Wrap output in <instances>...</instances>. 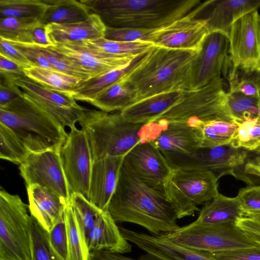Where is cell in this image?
I'll use <instances>...</instances> for the list:
<instances>
[{"mask_svg": "<svg viewBox=\"0 0 260 260\" xmlns=\"http://www.w3.org/2000/svg\"><path fill=\"white\" fill-rule=\"evenodd\" d=\"M108 211L116 222L139 225L152 235L172 233L180 228L165 193L146 184L123 164Z\"/></svg>", "mask_w": 260, "mask_h": 260, "instance_id": "1", "label": "cell"}, {"mask_svg": "<svg viewBox=\"0 0 260 260\" xmlns=\"http://www.w3.org/2000/svg\"><path fill=\"white\" fill-rule=\"evenodd\" d=\"M107 27L156 29L192 11L200 0H81Z\"/></svg>", "mask_w": 260, "mask_h": 260, "instance_id": "2", "label": "cell"}, {"mask_svg": "<svg viewBox=\"0 0 260 260\" xmlns=\"http://www.w3.org/2000/svg\"><path fill=\"white\" fill-rule=\"evenodd\" d=\"M198 53L154 45L127 73L138 101L161 93L190 90L191 66Z\"/></svg>", "mask_w": 260, "mask_h": 260, "instance_id": "3", "label": "cell"}, {"mask_svg": "<svg viewBox=\"0 0 260 260\" xmlns=\"http://www.w3.org/2000/svg\"><path fill=\"white\" fill-rule=\"evenodd\" d=\"M0 122L16 134L30 153L60 152L68 137L61 123L23 94L0 107Z\"/></svg>", "mask_w": 260, "mask_h": 260, "instance_id": "4", "label": "cell"}, {"mask_svg": "<svg viewBox=\"0 0 260 260\" xmlns=\"http://www.w3.org/2000/svg\"><path fill=\"white\" fill-rule=\"evenodd\" d=\"M79 123L86 134L93 161L108 156H125L140 142L142 124L126 121L120 111L110 113L87 109Z\"/></svg>", "mask_w": 260, "mask_h": 260, "instance_id": "5", "label": "cell"}, {"mask_svg": "<svg viewBox=\"0 0 260 260\" xmlns=\"http://www.w3.org/2000/svg\"><path fill=\"white\" fill-rule=\"evenodd\" d=\"M226 93L222 78L215 79L201 88L185 90L177 103L152 121L160 124L178 122L189 126L214 120L233 121L226 108Z\"/></svg>", "mask_w": 260, "mask_h": 260, "instance_id": "6", "label": "cell"}, {"mask_svg": "<svg viewBox=\"0 0 260 260\" xmlns=\"http://www.w3.org/2000/svg\"><path fill=\"white\" fill-rule=\"evenodd\" d=\"M218 180L210 171L172 168L164 193L178 219L200 212L198 206L214 198L219 193Z\"/></svg>", "mask_w": 260, "mask_h": 260, "instance_id": "7", "label": "cell"}, {"mask_svg": "<svg viewBox=\"0 0 260 260\" xmlns=\"http://www.w3.org/2000/svg\"><path fill=\"white\" fill-rule=\"evenodd\" d=\"M27 206L17 194L0 191V260H31Z\"/></svg>", "mask_w": 260, "mask_h": 260, "instance_id": "8", "label": "cell"}, {"mask_svg": "<svg viewBox=\"0 0 260 260\" xmlns=\"http://www.w3.org/2000/svg\"><path fill=\"white\" fill-rule=\"evenodd\" d=\"M161 235L182 246L210 253L258 245L238 226L236 221L209 225L190 223Z\"/></svg>", "mask_w": 260, "mask_h": 260, "instance_id": "9", "label": "cell"}, {"mask_svg": "<svg viewBox=\"0 0 260 260\" xmlns=\"http://www.w3.org/2000/svg\"><path fill=\"white\" fill-rule=\"evenodd\" d=\"M249 152L230 144L199 147L187 154L164 155L172 168L210 171L218 179L223 175H232L250 184L252 180L238 171L244 170Z\"/></svg>", "mask_w": 260, "mask_h": 260, "instance_id": "10", "label": "cell"}, {"mask_svg": "<svg viewBox=\"0 0 260 260\" xmlns=\"http://www.w3.org/2000/svg\"><path fill=\"white\" fill-rule=\"evenodd\" d=\"M59 155L71 196L80 194L88 200L93 160L85 132L71 129Z\"/></svg>", "mask_w": 260, "mask_h": 260, "instance_id": "11", "label": "cell"}, {"mask_svg": "<svg viewBox=\"0 0 260 260\" xmlns=\"http://www.w3.org/2000/svg\"><path fill=\"white\" fill-rule=\"evenodd\" d=\"M258 10L238 18L229 35L228 57L235 68L245 73L260 70V23Z\"/></svg>", "mask_w": 260, "mask_h": 260, "instance_id": "12", "label": "cell"}, {"mask_svg": "<svg viewBox=\"0 0 260 260\" xmlns=\"http://www.w3.org/2000/svg\"><path fill=\"white\" fill-rule=\"evenodd\" d=\"M15 84L27 98L71 129L76 127L87 110L76 103L73 95L45 88L26 77L16 80Z\"/></svg>", "mask_w": 260, "mask_h": 260, "instance_id": "13", "label": "cell"}, {"mask_svg": "<svg viewBox=\"0 0 260 260\" xmlns=\"http://www.w3.org/2000/svg\"><path fill=\"white\" fill-rule=\"evenodd\" d=\"M19 168L26 186L38 184L46 187L70 202L71 194L59 152L47 150L30 153Z\"/></svg>", "mask_w": 260, "mask_h": 260, "instance_id": "14", "label": "cell"}, {"mask_svg": "<svg viewBox=\"0 0 260 260\" xmlns=\"http://www.w3.org/2000/svg\"><path fill=\"white\" fill-rule=\"evenodd\" d=\"M229 46L226 35L218 31L209 33L192 63L190 90L201 88L220 77Z\"/></svg>", "mask_w": 260, "mask_h": 260, "instance_id": "15", "label": "cell"}, {"mask_svg": "<svg viewBox=\"0 0 260 260\" xmlns=\"http://www.w3.org/2000/svg\"><path fill=\"white\" fill-rule=\"evenodd\" d=\"M123 165L146 184L164 193L172 167L152 143H138L124 156Z\"/></svg>", "mask_w": 260, "mask_h": 260, "instance_id": "16", "label": "cell"}, {"mask_svg": "<svg viewBox=\"0 0 260 260\" xmlns=\"http://www.w3.org/2000/svg\"><path fill=\"white\" fill-rule=\"evenodd\" d=\"M209 32L206 23L196 18L192 11L170 24L154 29L150 42L162 47L199 52Z\"/></svg>", "mask_w": 260, "mask_h": 260, "instance_id": "17", "label": "cell"}, {"mask_svg": "<svg viewBox=\"0 0 260 260\" xmlns=\"http://www.w3.org/2000/svg\"><path fill=\"white\" fill-rule=\"evenodd\" d=\"M260 8V0H209L193 10L194 17L206 23L210 32L218 31L228 37L233 24L243 15Z\"/></svg>", "mask_w": 260, "mask_h": 260, "instance_id": "18", "label": "cell"}, {"mask_svg": "<svg viewBox=\"0 0 260 260\" xmlns=\"http://www.w3.org/2000/svg\"><path fill=\"white\" fill-rule=\"evenodd\" d=\"M51 46L89 73L92 78L124 68L140 55L121 56L108 54L89 46L85 41L67 42Z\"/></svg>", "mask_w": 260, "mask_h": 260, "instance_id": "19", "label": "cell"}, {"mask_svg": "<svg viewBox=\"0 0 260 260\" xmlns=\"http://www.w3.org/2000/svg\"><path fill=\"white\" fill-rule=\"evenodd\" d=\"M124 156H108L93 161L88 201L103 210L108 211Z\"/></svg>", "mask_w": 260, "mask_h": 260, "instance_id": "20", "label": "cell"}, {"mask_svg": "<svg viewBox=\"0 0 260 260\" xmlns=\"http://www.w3.org/2000/svg\"><path fill=\"white\" fill-rule=\"evenodd\" d=\"M149 126L157 138L151 143L163 154H187L200 147L198 130L185 123L160 124L151 121Z\"/></svg>", "mask_w": 260, "mask_h": 260, "instance_id": "21", "label": "cell"}, {"mask_svg": "<svg viewBox=\"0 0 260 260\" xmlns=\"http://www.w3.org/2000/svg\"><path fill=\"white\" fill-rule=\"evenodd\" d=\"M26 187L31 216L50 232L69 202L46 187L32 184Z\"/></svg>", "mask_w": 260, "mask_h": 260, "instance_id": "22", "label": "cell"}, {"mask_svg": "<svg viewBox=\"0 0 260 260\" xmlns=\"http://www.w3.org/2000/svg\"><path fill=\"white\" fill-rule=\"evenodd\" d=\"M107 26L100 17L91 14L85 21L66 24L46 25V33L52 45L67 42H79L104 38Z\"/></svg>", "mask_w": 260, "mask_h": 260, "instance_id": "23", "label": "cell"}, {"mask_svg": "<svg viewBox=\"0 0 260 260\" xmlns=\"http://www.w3.org/2000/svg\"><path fill=\"white\" fill-rule=\"evenodd\" d=\"M185 91L164 92L140 100L120 111V114L131 123L144 124L150 122L177 103Z\"/></svg>", "mask_w": 260, "mask_h": 260, "instance_id": "24", "label": "cell"}, {"mask_svg": "<svg viewBox=\"0 0 260 260\" xmlns=\"http://www.w3.org/2000/svg\"><path fill=\"white\" fill-rule=\"evenodd\" d=\"M116 222L108 211H103L89 234V251L106 250L123 254L131 252L132 245L123 237Z\"/></svg>", "mask_w": 260, "mask_h": 260, "instance_id": "25", "label": "cell"}, {"mask_svg": "<svg viewBox=\"0 0 260 260\" xmlns=\"http://www.w3.org/2000/svg\"><path fill=\"white\" fill-rule=\"evenodd\" d=\"M244 216L237 196L228 197L219 192L200 210L192 225H209L236 221Z\"/></svg>", "mask_w": 260, "mask_h": 260, "instance_id": "26", "label": "cell"}, {"mask_svg": "<svg viewBox=\"0 0 260 260\" xmlns=\"http://www.w3.org/2000/svg\"><path fill=\"white\" fill-rule=\"evenodd\" d=\"M127 73L100 93L90 104L109 113L121 111L138 101L137 90L128 80Z\"/></svg>", "mask_w": 260, "mask_h": 260, "instance_id": "27", "label": "cell"}, {"mask_svg": "<svg viewBox=\"0 0 260 260\" xmlns=\"http://www.w3.org/2000/svg\"><path fill=\"white\" fill-rule=\"evenodd\" d=\"M48 7L41 20L46 25L66 24L85 21L92 14L81 0H45Z\"/></svg>", "mask_w": 260, "mask_h": 260, "instance_id": "28", "label": "cell"}, {"mask_svg": "<svg viewBox=\"0 0 260 260\" xmlns=\"http://www.w3.org/2000/svg\"><path fill=\"white\" fill-rule=\"evenodd\" d=\"M24 73L25 77L45 88L73 95L83 81L80 78L38 66L24 69Z\"/></svg>", "mask_w": 260, "mask_h": 260, "instance_id": "29", "label": "cell"}, {"mask_svg": "<svg viewBox=\"0 0 260 260\" xmlns=\"http://www.w3.org/2000/svg\"><path fill=\"white\" fill-rule=\"evenodd\" d=\"M146 53L136 57L128 66L124 68L111 71L83 81L74 92V99L90 103L100 93L131 71Z\"/></svg>", "mask_w": 260, "mask_h": 260, "instance_id": "30", "label": "cell"}, {"mask_svg": "<svg viewBox=\"0 0 260 260\" xmlns=\"http://www.w3.org/2000/svg\"><path fill=\"white\" fill-rule=\"evenodd\" d=\"M238 127L236 121L214 120L201 121L192 127L199 132L200 147H212L231 144Z\"/></svg>", "mask_w": 260, "mask_h": 260, "instance_id": "31", "label": "cell"}, {"mask_svg": "<svg viewBox=\"0 0 260 260\" xmlns=\"http://www.w3.org/2000/svg\"><path fill=\"white\" fill-rule=\"evenodd\" d=\"M48 6L45 0H0V19L34 18L41 21Z\"/></svg>", "mask_w": 260, "mask_h": 260, "instance_id": "32", "label": "cell"}, {"mask_svg": "<svg viewBox=\"0 0 260 260\" xmlns=\"http://www.w3.org/2000/svg\"><path fill=\"white\" fill-rule=\"evenodd\" d=\"M90 47L108 54L135 56L148 52L154 45L147 42H124L101 38L85 41Z\"/></svg>", "mask_w": 260, "mask_h": 260, "instance_id": "33", "label": "cell"}, {"mask_svg": "<svg viewBox=\"0 0 260 260\" xmlns=\"http://www.w3.org/2000/svg\"><path fill=\"white\" fill-rule=\"evenodd\" d=\"M70 204L87 245L89 234L105 210L100 209L78 193L71 196Z\"/></svg>", "mask_w": 260, "mask_h": 260, "instance_id": "34", "label": "cell"}, {"mask_svg": "<svg viewBox=\"0 0 260 260\" xmlns=\"http://www.w3.org/2000/svg\"><path fill=\"white\" fill-rule=\"evenodd\" d=\"M68 260H88L90 251L69 203L65 209Z\"/></svg>", "mask_w": 260, "mask_h": 260, "instance_id": "35", "label": "cell"}, {"mask_svg": "<svg viewBox=\"0 0 260 260\" xmlns=\"http://www.w3.org/2000/svg\"><path fill=\"white\" fill-rule=\"evenodd\" d=\"M41 23L34 18L0 19V38L10 42L33 44L32 31Z\"/></svg>", "mask_w": 260, "mask_h": 260, "instance_id": "36", "label": "cell"}, {"mask_svg": "<svg viewBox=\"0 0 260 260\" xmlns=\"http://www.w3.org/2000/svg\"><path fill=\"white\" fill-rule=\"evenodd\" d=\"M226 108L232 120L241 122L249 118L257 117L260 110V98L228 92Z\"/></svg>", "mask_w": 260, "mask_h": 260, "instance_id": "37", "label": "cell"}, {"mask_svg": "<svg viewBox=\"0 0 260 260\" xmlns=\"http://www.w3.org/2000/svg\"><path fill=\"white\" fill-rule=\"evenodd\" d=\"M30 153L16 134L0 122V157L20 165Z\"/></svg>", "mask_w": 260, "mask_h": 260, "instance_id": "38", "label": "cell"}, {"mask_svg": "<svg viewBox=\"0 0 260 260\" xmlns=\"http://www.w3.org/2000/svg\"><path fill=\"white\" fill-rule=\"evenodd\" d=\"M30 216L31 260H64L50 245L48 232Z\"/></svg>", "mask_w": 260, "mask_h": 260, "instance_id": "39", "label": "cell"}, {"mask_svg": "<svg viewBox=\"0 0 260 260\" xmlns=\"http://www.w3.org/2000/svg\"><path fill=\"white\" fill-rule=\"evenodd\" d=\"M237 122L238 127L231 144L235 147L253 152L260 143V126L257 124V117Z\"/></svg>", "mask_w": 260, "mask_h": 260, "instance_id": "40", "label": "cell"}, {"mask_svg": "<svg viewBox=\"0 0 260 260\" xmlns=\"http://www.w3.org/2000/svg\"><path fill=\"white\" fill-rule=\"evenodd\" d=\"M39 46L46 55L53 70L80 78L83 81L92 78L89 73L64 55L56 51L51 46Z\"/></svg>", "mask_w": 260, "mask_h": 260, "instance_id": "41", "label": "cell"}, {"mask_svg": "<svg viewBox=\"0 0 260 260\" xmlns=\"http://www.w3.org/2000/svg\"><path fill=\"white\" fill-rule=\"evenodd\" d=\"M154 30L107 27L104 38L118 41L150 42Z\"/></svg>", "mask_w": 260, "mask_h": 260, "instance_id": "42", "label": "cell"}, {"mask_svg": "<svg viewBox=\"0 0 260 260\" xmlns=\"http://www.w3.org/2000/svg\"><path fill=\"white\" fill-rule=\"evenodd\" d=\"M64 211L48 232V237L50 245L53 249L64 260H68V236Z\"/></svg>", "mask_w": 260, "mask_h": 260, "instance_id": "43", "label": "cell"}, {"mask_svg": "<svg viewBox=\"0 0 260 260\" xmlns=\"http://www.w3.org/2000/svg\"><path fill=\"white\" fill-rule=\"evenodd\" d=\"M10 42L24 55L34 66L53 70L46 55L39 45L30 43Z\"/></svg>", "mask_w": 260, "mask_h": 260, "instance_id": "44", "label": "cell"}, {"mask_svg": "<svg viewBox=\"0 0 260 260\" xmlns=\"http://www.w3.org/2000/svg\"><path fill=\"white\" fill-rule=\"evenodd\" d=\"M237 196L244 215L260 211V185H250L242 188Z\"/></svg>", "mask_w": 260, "mask_h": 260, "instance_id": "45", "label": "cell"}, {"mask_svg": "<svg viewBox=\"0 0 260 260\" xmlns=\"http://www.w3.org/2000/svg\"><path fill=\"white\" fill-rule=\"evenodd\" d=\"M209 253L217 260H260V245Z\"/></svg>", "mask_w": 260, "mask_h": 260, "instance_id": "46", "label": "cell"}, {"mask_svg": "<svg viewBox=\"0 0 260 260\" xmlns=\"http://www.w3.org/2000/svg\"><path fill=\"white\" fill-rule=\"evenodd\" d=\"M0 77L4 80L15 82L16 80L25 76L23 68L5 56L0 55Z\"/></svg>", "mask_w": 260, "mask_h": 260, "instance_id": "47", "label": "cell"}, {"mask_svg": "<svg viewBox=\"0 0 260 260\" xmlns=\"http://www.w3.org/2000/svg\"><path fill=\"white\" fill-rule=\"evenodd\" d=\"M0 55L12 60L23 69L34 66L9 41L2 38H0Z\"/></svg>", "mask_w": 260, "mask_h": 260, "instance_id": "48", "label": "cell"}, {"mask_svg": "<svg viewBox=\"0 0 260 260\" xmlns=\"http://www.w3.org/2000/svg\"><path fill=\"white\" fill-rule=\"evenodd\" d=\"M88 260H163L153 254L146 253L137 258L125 256L123 254L108 250H94L90 251Z\"/></svg>", "mask_w": 260, "mask_h": 260, "instance_id": "49", "label": "cell"}, {"mask_svg": "<svg viewBox=\"0 0 260 260\" xmlns=\"http://www.w3.org/2000/svg\"><path fill=\"white\" fill-rule=\"evenodd\" d=\"M236 224L253 241L260 245V221L243 216L236 221Z\"/></svg>", "mask_w": 260, "mask_h": 260, "instance_id": "50", "label": "cell"}, {"mask_svg": "<svg viewBox=\"0 0 260 260\" xmlns=\"http://www.w3.org/2000/svg\"><path fill=\"white\" fill-rule=\"evenodd\" d=\"M23 94L22 90L15 83L1 82L0 107L12 102Z\"/></svg>", "mask_w": 260, "mask_h": 260, "instance_id": "51", "label": "cell"}, {"mask_svg": "<svg viewBox=\"0 0 260 260\" xmlns=\"http://www.w3.org/2000/svg\"><path fill=\"white\" fill-rule=\"evenodd\" d=\"M45 27V25L41 23L33 29L31 34L33 44L42 47L52 45L46 35Z\"/></svg>", "mask_w": 260, "mask_h": 260, "instance_id": "52", "label": "cell"}, {"mask_svg": "<svg viewBox=\"0 0 260 260\" xmlns=\"http://www.w3.org/2000/svg\"><path fill=\"white\" fill-rule=\"evenodd\" d=\"M244 172L247 175L260 178V156L248 159L244 165Z\"/></svg>", "mask_w": 260, "mask_h": 260, "instance_id": "53", "label": "cell"}, {"mask_svg": "<svg viewBox=\"0 0 260 260\" xmlns=\"http://www.w3.org/2000/svg\"><path fill=\"white\" fill-rule=\"evenodd\" d=\"M244 216L248 217L260 221V211L247 213Z\"/></svg>", "mask_w": 260, "mask_h": 260, "instance_id": "54", "label": "cell"}, {"mask_svg": "<svg viewBox=\"0 0 260 260\" xmlns=\"http://www.w3.org/2000/svg\"><path fill=\"white\" fill-rule=\"evenodd\" d=\"M253 152L255 153L258 156H260V143L258 145L257 147L255 149V150Z\"/></svg>", "mask_w": 260, "mask_h": 260, "instance_id": "55", "label": "cell"}, {"mask_svg": "<svg viewBox=\"0 0 260 260\" xmlns=\"http://www.w3.org/2000/svg\"><path fill=\"white\" fill-rule=\"evenodd\" d=\"M257 124L260 126V110L259 112V114L257 117Z\"/></svg>", "mask_w": 260, "mask_h": 260, "instance_id": "56", "label": "cell"}, {"mask_svg": "<svg viewBox=\"0 0 260 260\" xmlns=\"http://www.w3.org/2000/svg\"><path fill=\"white\" fill-rule=\"evenodd\" d=\"M259 23H260V16H259ZM259 74H260V70H259Z\"/></svg>", "mask_w": 260, "mask_h": 260, "instance_id": "57", "label": "cell"}]
</instances>
